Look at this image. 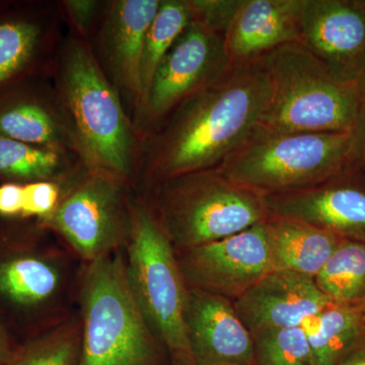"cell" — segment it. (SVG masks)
<instances>
[{"instance_id":"6","label":"cell","mask_w":365,"mask_h":365,"mask_svg":"<svg viewBox=\"0 0 365 365\" xmlns=\"http://www.w3.org/2000/svg\"><path fill=\"white\" fill-rule=\"evenodd\" d=\"M271 83L258 125L279 132H355L365 105L359 86L337 81L300 43L257 60Z\"/></svg>"},{"instance_id":"24","label":"cell","mask_w":365,"mask_h":365,"mask_svg":"<svg viewBox=\"0 0 365 365\" xmlns=\"http://www.w3.org/2000/svg\"><path fill=\"white\" fill-rule=\"evenodd\" d=\"M81 348L78 309L58 325L20 343L14 356L1 365H78Z\"/></svg>"},{"instance_id":"33","label":"cell","mask_w":365,"mask_h":365,"mask_svg":"<svg viewBox=\"0 0 365 365\" xmlns=\"http://www.w3.org/2000/svg\"><path fill=\"white\" fill-rule=\"evenodd\" d=\"M338 365H365V338L357 343Z\"/></svg>"},{"instance_id":"11","label":"cell","mask_w":365,"mask_h":365,"mask_svg":"<svg viewBox=\"0 0 365 365\" xmlns=\"http://www.w3.org/2000/svg\"><path fill=\"white\" fill-rule=\"evenodd\" d=\"M265 222L208 244L176 252L188 288L235 302L273 270Z\"/></svg>"},{"instance_id":"20","label":"cell","mask_w":365,"mask_h":365,"mask_svg":"<svg viewBox=\"0 0 365 365\" xmlns=\"http://www.w3.org/2000/svg\"><path fill=\"white\" fill-rule=\"evenodd\" d=\"M273 270L316 278L342 237L292 218L270 216L265 222Z\"/></svg>"},{"instance_id":"7","label":"cell","mask_w":365,"mask_h":365,"mask_svg":"<svg viewBox=\"0 0 365 365\" xmlns=\"http://www.w3.org/2000/svg\"><path fill=\"white\" fill-rule=\"evenodd\" d=\"M139 194L176 252L220 241L270 217L265 197L215 169L169 178Z\"/></svg>"},{"instance_id":"27","label":"cell","mask_w":365,"mask_h":365,"mask_svg":"<svg viewBox=\"0 0 365 365\" xmlns=\"http://www.w3.org/2000/svg\"><path fill=\"white\" fill-rule=\"evenodd\" d=\"M64 182L37 181L24 185V210L21 220L43 222L56 210Z\"/></svg>"},{"instance_id":"28","label":"cell","mask_w":365,"mask_h":365,"mask_svg":"<svg viewBox=\"0 0 365 365\" xmlns=\"http://www.w3.org/2000/svg\"><path fill=\"white\" fill-rule=\"evenodd\" d=\"M193 21L225 38L242 0H187Z\"/></svg>"},{"instance_id":"32","label":"cell","mask_w":365,"mask_h":365,"mask_svg":"<svg viewBox=\"0 0 365 365\" xmlns=\"http://www.w3.org/2000/svg\"><path fill=\"white\" fill-rule=\"evenodd\" d=\"M355 133V163L365 172V105Z\"/></svg>"},{"instance_id":"22","label":"cell","mask_w":365,"mask_h":365,"mask_svg":"<svg viewBox=\"0 0 365 365\" xmlns=\"http://www.w3.org/2000/svg\"><path fill=\"white\" fill-rule=\"evenodd\" d=\"M67 153L0 135V182H66L78 172Z\"/></svg>"},{"instance_id":"5","label":"cell","mask_w":365,"mask_h":365,"mask_svg":"<svg viewBox=\"0 0 365 365\" xmlns=\"http://www.w3.org/2000/svg\"><path fill=\"white\" fill-rule=\"evenodd\" d=\"M78 309V365H170L132 294L124 249L85 264Z\"/></svg>"},{"instance_id":"36","label":"cell","mask_w":365,"mask_h":365,"mask_svg":"<svg viewBox=\"0 0 365 365\" xmlns=\"http://www.w3.org/2000/svg\"><path fill=\"white\" fill-rule=\"evenodd\" d=\"M362 2H364V6L365 7V0H362Z\"/></svg>"},{"instance_id":"15","label":"cell","mask_w":365,"mask_h":365,"mask_svg":"<svg viewBox=\"0 0 365 365\" xmlns=\"http://www.w3.org/2000/svg\"><path fill=\"white\" fill-rule=\"evenodd\" d=\"M314 278L272 270L234 302L235 311L252 335L300 327L331 304Z\"/></svg>"},{"instance_id":"25","label":"cell","mask_w":365,"mask_h":365,"mask_svg":"<svg viewBox=\"0 0 365 365\" xmlns=\"http://www.w3.org/2000/svg\"><path fill=\"white\" fill-rule=\"evenodd\" d=\"M192 21L193 16L187 0H160L157 14L151 21L144 42L141 62V103L150 90L160 62Z\"/></svg>"},{"instance_id":"29","label":"cell","mask_w":365,"mask_h":365,"mask_svg":"<svg viewBox=\"0 0 365 365\" xmlns=\"http://www.w3.org/2000/svg\"><path fill=\"white\" fill-rule=\"evenodd\" d=\"M100 2L93 0H68L63 2L69 19L83 36L90 33L100 11Z\"/></svg>"},{"instance_id":"9","label":"cell","mask_w":365,"mask_h":365,"mask_svg":"<svg viewBox=\"0 0 365 365\" xmlns=\"http://www.w3.org/2000/svg\"><path fill=\"white\" fill-rule=\"evenodd\" d=\"M133 187L86 169L63 184L56 210L39 222L51 230L83 264L124 249L131 230Z\"/></svg>"},{"instance_id":"2","label":"cell","mask_w":365,"mask_h":365,"mask_svg":"<svg viewBox=\"0 0 365 365\" xmlns=\"http://www.w3.org/2000/svg\"><path fill=\"white\" fill-rule=\"evenodd\" d=\"M85 264L36 220L0 218V323L19 343L78 311Z\"/></svg>"},{"instance_id":"19","label":"cell","mask_w":365,"mask_h":365,"mask_svg":"<svg viewBox=\"0 0 365 365\" xmlns=\"http://www.w3.org/2000/svg\"><path fill=\"white\" fill-rule=\"evenodd\" d=\"M49 21L39 4L0 1V90L42 71Z\"/></svg>"},{"instance_id":"31","label":"cell","mask_w":365,"mask_h":365,"mask_svg":"<svg viewBox=\"0 0 365 365\" xmlns=\"http://www.w3.org/2000/svg\"><path fill=\"white\" fill-rule=\"evenodd\" d=\"M20 343L7 332L6 329L0 323V365L6 364L18 350Z\"/></svg>"},{"instance_id":"14","label":"cell","mask_w":365,"mask_h":365,"mask_svg":"<svg viewBox=\"0 0 365 365\" xmlns=\"http://www.w3.org/2000/svg\"><path fill=\"white\" fill-rule=\"evenodd\" d=\"M186 333L195 365H256L254 338L234 302L189 288Z\"/></svg>"},{"instance_id":"23","label":"cell","mask_w":365,"mask_h":365,"mask_svg":"<svg viewBox=\"0 0 365 365\" xmlns=\"http://www.w3.org/2000/svg\"><path fill=\"white\" fill-rule=\"evenodd\" d=\"M335 304H365V242L343 239L314 278Z\"/></svg>"},{"instance_id":"16","label":"cell","mask_w":365,"mask_h":365,"mask_svg":"<svg viewBox=\"0 0 365 365\" xmlns=\"http://www.w3.org/2000/svg\"><path fill=\"white\" fill-rule=\"evenodd\" d=\"M21 79L0 90V135L78 155V143L62 107L34 81Z\"/></svg>"},{"instance_id":"18","label":"cell","mask_w":365,"mask_h":365,"mask_svg":"<svg viewBox=\"0 0 365 365\" xmlns=\"http://www.w3.org/2000/svg\"><path fill=\"white\" fill-rule=\"evenodd\" d=\"M160 0H117L105 14L101 32L103 56L120 88L135 101L143 98L141 62L146 33Z\"/></svg>"},{"instance_id":"21","label":"cell","mask_w":365,"mask_h":365,"mask_svg":"<svg viewBox=\"0 0 365 365\" xmlns=\"http://www.w3.org/2000/svg\"><path fill=\"white\" fill-rule=\"evenodd\" d=\"M302 327L311 346L314 365H338L365 338L364 307L331 302Z\"/></svg>"},{"instance_id":"17","label":"cell","mask_w":365,"mask_h":365,"mask_svg":"<svg viewBox=\"0 0 365 365\" xmlns=\"http://www.w3.org/2000/svg\"><path fill=\"white\" fill-rule=\"evenodd\" d=\"M302 0H242L225 36L230 63H252L281 46L300 43Z\"/></svg>"},{"instance_id":"8","label":"cell","mask_w":365,"mask_h":365,"mask_svg":"<svg viewBox=\"0 0 365 365\" xmlns=\"http://www.w3.org/2000/svg\"><path fill=\"white\" fill-rule=\"evenodd\" d=\"M124 251L132 294L170 365H195L185 323L189 288L176 252L140 194L132 197L130 235Z\"/></svg>"},{"instance_id":"12","label":"cell","mask_w":365,"mask_h":365,"mask_svg":"<svg viewBox=\"0 0 365 365\" xmlns=\"http://www.w3.org/2000/svg\"><path fill=\"white\" fill-rule=\"evenodd\" d=\"M300 44L334 78L356 85L365 54L362 0H302Z\"/></svg>"},{"instance_id":"4","label":"cell","mask_w":365,"mask_h":365,"mask_svg":"<svg viewBox=\"0 0 365 365\" xmlns=\"http://www.w3.org/2000/svg\"><path fill=\"white\" fill-rule=\"evenodd\" d=\"M354 163V132H279L257 125L215 170L268 197L319 186Z\"/></svg>"},{"instance_id":"3","label":"cell","mask_w":365,"mask_h":365,"mask_svg":"<svg viewBox=\"0 0 365 365\" xmlns=\"http://www.w3.org/2000/svg\"><path fill=\"white\" fill-rule=\"evenodd\" d=\"M60 102L78 143L86 170L137 184V135L115 86L90 46L67 39L60 57Z\"/></svg>"},{"instance_id":"1","label":"cell","mask_w":365,"mask_h":365,"mask_svg":"<svg viewBox=\"0 0 365 365\" xmlns=\"http://www.w3.org/2000/svg\"><path fill=\"white\" fill-rule=\"evenodd\" d=\"M270 97V79L259 61L232 64L151 131L139 157L141 190L169 178L216 169L258 125Z\"/></svg>"},{"instance_id":"35","label":"cell","mask_w":365,"mask_h":365,"mask_svg":"<svg viewBox=\"0 0 365 365\" xmlns=\"http://www.w3.org/2000/svg\"><path fill=\"white\" fill-rule=\"evenodd\" d=\"M362 307H364V314H365V304H362Z\"/></svg>"},{"instance_id":"26","label":"cell","mask_w":365,"mask_h":365,"mask_svg":"<svg viewBox=\"0 0 365 365\" xmlns=\"http://www.w3.org/2000/svg\"><path fill=\"white\" fill-rule=\"evenodd\" d=\"M256 365H314L304 328L276 329L253 335Z\"/></svg>"},{"instance_id":"34","label":"cell","mask_w":365,"mask_h":365,"mask_svg":"<svg viewBox=\"0 0 365 365\" xmlns=\"http://www.w3.org/2000/svg\"><path fill=\"white\" fill-rule=\"evenodd\" d=\"M356 85L359 86L361 90L365 91V54L364 59H362L361 66H360L359 78H357Z\"/></svg>"},{"instance_id":"13","label":"cell","mask_w":365,"mask_h":365,"mask_svg":"<svg viewBox=\"0 0 365 365\" xmlns=\"http://www.w3.org/2000/svg\"><path fill=\"white\" fill-rule=\"evenodd\" d=\"M270 216L292 218L365 242V172L356 163L313 188L265 197Z\"/></svg>"},{"instance_id":"10","label":"cell","mask_w":365,"mask_h":365,"mask_svg":"<svg viewBox=\"0 0 365 365\" xmlns=\"http://www.w3.org/2000/svg\"><path fill=\"white\" fill-rule=\"evenodd\" d=\"M232 66L225 38L193 21L170 48L138 108L143 133L160 124L178 106L220 78Z\"/></svg>"},{"instance_id":"30","label":"cell","mask_w":365,"mask_h":365,"mask_svg":"<svg viewBox=\"0 0 365 365\" xmlns=\"http://www.w3.org/2000/svg\"><path fill=\"white\" fill-rule=\"evenodd\" d=\"M24 210V185L0 184V218L21 220Z\"/></svg>"}]
</instances>
